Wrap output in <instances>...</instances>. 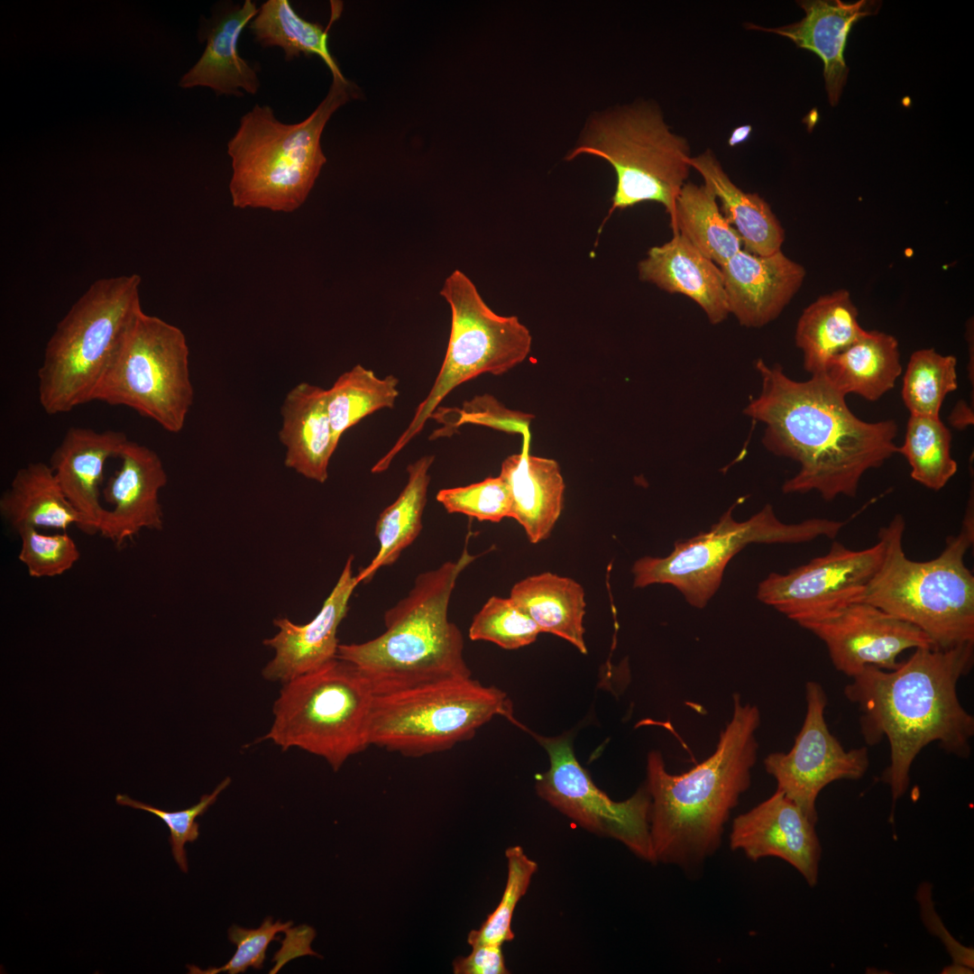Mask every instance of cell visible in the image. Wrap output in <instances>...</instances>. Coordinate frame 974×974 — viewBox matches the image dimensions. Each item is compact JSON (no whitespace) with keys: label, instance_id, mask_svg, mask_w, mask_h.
I'll return each instance as SVG.
<instances>
[{"label":"cell","instance_id":"obj_1","mask_svg":"<svg viewBox=\"0 0 974 974\" xmlns=\"http://www.w3.org/2000/svg\"><path fill=\"white\" fill-rule=\"evenodd\" d=\"M756 369L761 391L744 413L765 425L762 442L768 451L800 464L785 482V493L815 491L827 501L854 498L862 476L897 453V424L858 418L824 373L795 381L779 364L761 359Z\"/></svg>","mask_w":974,"mask_h":974},{"label":"cell","instance_id":"obj_2","mask_svg":"<svg viewBox=\"0 0 974 974\" xmlns=\"http://www.w3.org/2000/svg\"><path fill=\"white\" fill-rule=\"evenodd\" d=\"M974 661V643L954 648H917L893 670L865 666L844 687L859 707V727L868 746L883 738L890 764L882 781L890 787L893 807L906 792L911 766L933 742L961 758L970 755L974 718L961 705L959 680Z\"/></svg>","mask_w":974,"mask_h":974},{"label":"cell","instance_id":"obj_3","mask_svg":"<svg viewBox=\"0 0 974 974\" xmlns=\"http://www.w3.org/2000/svg\"><path fill=\"white\" fill-rule=\"evenodd\" d=\"M730 720L713 753L690 770L669 773L660 751L647 758L645 786L651 798L649 829L656 863L686 873L703 868L720 848L731 811L751 784L757 761L758 706L733 694Z\"/></svg>","mask_w":974,"mask_h":974},{"label":"cell","instance_id":"obj_4","mask_svg":"<svg viewBox=\"0 0 974 974\" xmlns=\"http://www.w3.org/2000/svg\"><path fill=\"white\" fill-rule=\"evenodd\" d=\"M474 559L464 548L457 560L419 574L384 613L385 630L363 643L339 644L336 657L356 666L374 695L470 677L463 635L447 611L458 576Z\"/></svg>","mask_w":974,"mask_h":974},{"label":"cell","instance_id":"obj_5","mask_svg":"<svg viewBox=\"0 0 974 974\" xmlns=\"http://www.w3.org/2000/svg\"><path fill=\"white\" fill-rule=\"evenodd\" d=\"M972 493L959 533L948 537L943 550L931 560L906 556L901 514L881 527L882 562L858 601L914 625L936 648L974 643V576L964 560L974 542Z\"/></svg>","mask_w":974,"mask_h":974},{"label":"cell","instance_id":"obj_6","mask_svg":"<svg viewBox=\"0 0 974 974\" xmlns=\"http://www.w3.org/2000/svg\"><path fill=\"white\" fill-rule=\"evenodd\" d=\"M357 91L344 76L333 77L324 100L297 124L281 123L269 106L256 104L244 115L227 142L233 206L282 213L300 207L326 162L320 145L325 125Z\"/></svg>","mask_w":974,"mask_h":974},{"label":"cell","instance_id":"obj_7","mask_svg":"<svg viewBox=\"0 0 974 974\" xmlns=\"http://www.w3.org/2000/svg\"><path fill=\"white\" fill-rule=\"evenodd\" d=\"M138 274L94 281L58 323L38 371V396L49 415L93 401L94 392L142 310Z\"/></svg>","mask_w":974,"mask_h":974},{"label":"cell","instance_id":"obj_8","mask_svg":"<svg viewBox=\"0 0 974 974\" xmlns=\"http://www.w3.org/2000/svg\"><path fill=\"white\" fill-rule=\"evenodd\" d=\"M372 689L356 666L335 658L284 684L272 706L273 721L261 740L282 751L298 748L337 771L368 748Z\"/></svg>","mask_w":974,"mask_h":974},{"label":"cell","instance_id":"obj_9","mask_svg":"<svg viewBox=\"0 0 974 974\" xmlns=\"http://www.w3.org/2000/svg\"><path fill=\"white\" fill-rule=\"evenodd\" d=\"M581 154L607 161L616 173L611 207L602 225L616 209L647 201L661 204L671 216L692 169L688 142L672 133L660 111L649 105L593 120L583 140L565 160Z\"/></svg>","mask_w":974,"mask_h":974},{"label":"cell","instance_id":"obj_10","mask_svg":"<svg viewBox=\"0 0 974 974\" xmlns=\"http://www.w3.org/2000/svg\"><path fill=\"white\" fill-rule=\"evenodd\" d=\"M496 716L515 721L506 693L471 676L450 678L375 695L368 741L370 746L420 757L471 739Z\"/></svg>","mask_w":974,"mask_h":974},{"label":"cell","instance_id":"obj_11","mask_svg":"<svg viewBox=\"0 0 974 974\" xmlns=\"http://www.w3.org/2000/svg\"><path fill=\"white\" fill-rule=\"evenodd\" d=\"M439 293L451 308L450 336L442 366L407 428L372 468L374 473L389 468L393 458L421 432L439 403L457 386L482 373L507 372L530 352L532 337L528 327L516 316L495 313L463 271L455 270Z\"/></svg>","mask_w":974,"mask_h":974},{"label":"cell","instance_id":"obj_12","mask_svg":"<svg viewBox=\"0 0 974 974\" xmlns=\"http://www.w3.org/2000/svg\"><path fill=\"white\" fill-rule=\"evenodd\" d=\"M188 355L180 328L142 310L97 385L93 401L128 407L168 432L179 433L194 400Z\"/></svg>","mask_w":974,"mask_h":974},{"label":"cell","instance_id":"obj_13","mask_svg":"<svg viewBox=\"0 0 974 974\" xmlns=\"http://www.w3.org/2000/svg\"><path fill=\"white\" fill-rule=\"evenodd\" d=\"M733 505L706 532L678 540L664 557L643 556L632 566L634 587L660 583L675 587L689 604L702 609L718 590L730 559L752 543L794 544L820 537L834 539L847 520L813 518L782 522L771 505L749 519L737 521Z\"/></svg>","mask_w":974,"mask_h":974},{"label":"cell","instance_id":"obj_14","mask_svg":"<svg viewBox=\"0 0 974 974\" xmlns=\"http://www.w3.org/2000/svg\"><path fill=\"white\" fill-rule=\"evenodd\" d=\"M549 768L536 776L538 795L586 831L622 843L639 859L656 863L649 829L651 798L645 784L616 802L598 788L574 756L569 736L538 737Z\"/></svg>","mask_w":974,"mask_h":974},{"label":"cell","instance_id":"obj_15","mask_svg":"<svg viewBox=\"0 0 974 974\" xmlns=\"http://www.w3.org/2000/svg\"><path fill=\"white\" fill-rule=\"evenodd\" d=\"M883 555L880 539L860 550L833 541L827 554L787 574H770L758 584V599L801 626L858 602Z\"/></svg>","mask_w":974,"mask_h":974},{"label":"cell","instance_id":"obj_16","mask_svg":"<svg viewBox=\"0 0 974 974\" xmlns=\"http://www.w3.org/2000/svg\"><path fill=\"white\" fill-rule=\"evenodd\" d=\"M806 712L788 752H772L764 759L776 789L817 823L816 799L829 784L861 778L869 766L866 747L846 750L831 733L824 718L827 694L815 681L805 685Z\"/></svg>","mask_w":974,"mask_h":974},{"label":"cell","instance_id":"obj_17","mask_svg":"<svg viewBox=\"0 0 974 974\" xmlns=\"http://www.w3.org/2000/svg\"><path fill=\"white\" fill-rule=\"evenodd\" d=\"M801 627L824 643L833 666L850 677L868 666L896 669L902 652L934 648L914 625L865 602H851Z\"/></svg>","mask_w":974,"mask_h":974},{"label":"cell","instance_id":"obj_18","mask_svg":"<svg viewBox=\"0 0 974 974\" xmlns=\"http://www.w3.org/2000/svg\"><path fill=\"white\" fill-rule=\"evenodd\" d=\"M815 825L776 789L767 799L733 820L730 847L753 861L767 857L781 859L794 867L810 887H814L822 857Z\"/></svg>","mask_w":974,"mask_h":974},{"label":"cell","instance_id":"obj_19","mask_svg":"<svg viewBox=\"0 0 974 974\" xmlns=\"http://www.w3.org/2000/svg\"><path fill=\"white\" fill-rule=\"evenodd\" d=\"M353 561L354 556H350L335 587L310 621L299 625L285 617L273 620L279 631L263 640V645L275 650L273 658L262 671L265 680L284 684L336 658L338 627L359 584L353 574Z\"/></svg>","mask_w":974,"mask_h":974},{"label":"cell","instance_id":"obj_20","mask_svg":"<svg viewBox=\"0 0 974 974\" xmlns=\"http://www.w3.org/2000/svg\"><path fill=\"white\" fill-rule=\"evenodd\" d=\"M118 457L121 466L103 491L112 509L106 510L99 534L120 547L142 529H162L159 492L168 477L158 454L146 446L128 440Z\"/></svg>","mask_w":974,"mask_h":974},{"label":"cell","instance_id":"obj_21","mask_svg":"<svg viewBox=\"0 0 974 974\" xmlns=\"http://www.w3.org/2000/svg\"><path fill=\"white\" fill-rule=\"evenodd\" d=\"M729 313L746 327L776 319L801 288L805 270L783 252L761 256L744 249L720 266Z\"/></svg>","mask_w":974,"mask_h":974},{"label":"cell","instance_id":"obj_22","mask_svg":"<svg viewBox=\"0 0 974 974\" xmlns=\"http://www.w3.org/2000/svg\"><path fill=\"white\" fill-rule=\"evenodd\" d=\"M128 440L122 431L72 427L51 454L50 465L82 519L78 528L87 535L99 533L106 510L100 502L105 464L109 458L118 457Z\"/></svg>","mask_w":974,"mask_h":974},{"label":"cell","instance_id":"obj_23","mask_svg":"<svg viewBox=\"0 0 974 974\" xmlns=\"http://www.w3.org/2000/svg\"><path fill=\"white\" fill-rule=\"evenodd\" d=\"M798 5L804 11L799 22L776 28L749 24V28L786 37L797 47L819 56L823 62L828 99L832 106H836L849 74L843 53L850 31L859 20L876 14L880 4L867 0L856 3L812 0L800 1Z\"/></svg>","mask_w":974,"mask_h":974},{"label":"cell","instance_id":"obj_24","mask_svg":"<svg viewBox=\"0 0 974 974\" xmlns=\"http://www.w3.org/2000/svg\"><path fill=\"white\" fill-rule=\"evenodd\" d=\"M639 278L695 302L709 322L717 325L730 315L721 268L679 234L651 247L638 264Z\"/></svg>","mask_w":974,"mask_h":974},{"label":"cell","instance_id":"obj_25","mask_svg":"<svg viewBox=\"0 0 974 974\" xmlns=\"http://www.w3.org/2000/svg\"><path fill=\"white\" fill-rule=\"evenodd\" d=\"M280 413L279 438L286 449L285 465L324 483L338 446L327 413L326 390L308 382L297 384L287 393Z\"/></svg>","mask_w":974,"mask_h":974},{"label":"cell","instance_id":"obj_26","mask_svg":"<svg viewBox=\"0 0 974 974\" xmlns=\"http://www.w3.org/2000/svg\"><path fill=\"white\" fill-rule=\"evenodd\" d=\"M520 453L508 456L500 475L511 497L510 517L524 528L528 540L547 539L564 507L565 482L556 461L529 454V436Z\"/></svg>","mask_w":974,"mask_h":974},{"label":"cell","instance_id":"obj_27","mask_svg":"<svg viewBox=\"0 0 974 974\" xmlns=\"http://www.w3.org/2000/svg\"><path fill=\"white\" fill-rule=\"evenodd\" d=\"M258 13L255 3L226 12L202 32L207 46L198 62L179 80V87H207L217 95L242 96L240 89L254 95L260 87L255 69L238 51V41L244 27Z\"/></svg>","mask_w":974,"mask_h":974},{"label":"cell","instance_id":"obj_28","mask_svg":"<svg viewBox=\"0 0 974 974\" xmlns=\"http://www.w3.org/2000/svg\"><path fill=\"white\" fill-rule=\"evenodd\" d=\"M689 163L720 199L723 215L738 233L744 250L761 256L781 251L785 231L764 198L737 187L709 150L691 157Z\"/></svg>","mask_w":974,"mask_h":974},{"label":"cell","instance_id":"obj_29","mask_svg":"<svg viewBox=\"0 0 974 974\" xmlns=\"http://www.w3.org/2000/svg\"><path fill=\"white\" fill-rule=\"evenodd\" d=\"M584 590L574 579L545 572L513 585L510 598L541 629L562 638L586 654Z\"/></svg>","mask_w":974,"mask_h":974},{"label":"cell","instance_id":"obj_30","mask_svg":"<svg viewBox=\"0 0 974 974\" xmlns=\"http://www.w3.org/2000/svg\"><path fill=\"white\" fill-rule=\"evenodd\" d=\"M0 514L12 528L66 529L82 519L63 493L50 464L29 463L0 497Z\"/></svg>","mask_w":974,"mask_h":974},{"label":"cell","instance_id":"obj_31","mask_svg":"<svg viewBox=\"0 0 974 974\" xmlns=\"http://www.w3.org/2000/svg\"><path fill=\"white\" fill-rule=\"evenodd\" d=\"M858 315L850 292L843 289L819 297L804 309L795 340L805 371L812 375L824 372L832 358L864 334Z\"/></svg>","mask_w":974,"mask_h":974},{"label":"cell","instance_id":"obj_32","mask_svg":"<svg viewBox=\"0 0 974 974\" xmlns=\"http://www.w3.org/2000/svg\"><path fill=\"white\" fill-rule=\"evenodd\" d=\"M822 373L843 395L855 393L875 401L894 388L902 373L897 340L883 332L865 330L831 359Z\"/></svg>","mask_w":974,"mask_h":974},{"label":"cell","instance_id":"obj_33","mask_svg":"<svg viewBox=\"0 0 974 974\" xmlns=\"http://www.w3.org/2000/svg\"><path fill=\"white\" fill-rule=\"evenodd\" d=\"M434 459V455H424L408 465L405 487L377 519L379 549L370 564L356 574L359 583L369 582L381 567L394 564L419 535Z\"/></svg>","mask_w":974,"mask_h":974},{"label":"cell","instance_id":"obj_34","mask_svg":"<svg viewBox=\"0 0 974 974\" xmlns=\"http://www.w3.org/2000/svg\"><path fill=\"white\" fill-rule=\"evenodd\" d=\"M716 199L706 185L686 182L669 217L673 234H681L720 267L741 250L742 242Z\"/></svg>","mask_w":974,"mask_h":974},{"label":"cell","instance_id":"obj_35","mask_svg":"<svg viewBox=\"0 0 974 974\" xmlns=\"http://www.w3.org/2000/svg\"><path fill=\"white\" fill-rule=\"evenodd\" d=\"M335 4L328 26L310 23L299 16L288 0H268L258 9L256 16L249 23L254 40L262 47H280L286 61L301 54L317 55L326 64L333 77L343 76L328 49V30L339 17L341 8Z\"/></svg>","mask_w":974,"mask_h":974},{"label":"cell","instance_id":"obj_36","mask_svg":"<svg viewBox=\"0 0 974 974\" xmlns=\"http://www.w3.org/2000/svg\"><path fill=\"white\" fill-rule=\"evenodd\" d=\"M394 375L379 378L361 364L342 373L326 390V408L337 443L350 427L381 409H391L399 396Z\"/></svg>","mask_w":974,"mask_h":974},{"label":"cell","instance_id":"obj_37","mask_svg":"<svg viewBox=\"0 0 974 974\" xmlns=\"http://www.w3.org/2000/svg\"><path fill=\"white\" fill-rule=\"evenodd\" d=\"M951 434L940 418L910 415L897 453L907 460L911 477L933 491L942 490L958 470L951 453Z\"/></svg>","mask_w":974,"mask_h":974},{"label":"cell","instance_id":"obj_38","mask_svg":"<svg viewBox=\"0 0 974 974\" xmlns=\"http://www.w3.org/2000/svg\"><path fill=\"white\" fill-rule=\"evenodd\" d=\"M957 359L933 348L914 352L903 378L902 399L911 415L940 418L948 393L958 388Z\"/></svg>","mask_w":974,"mask_h":974},{"label":"cell","instance_id":"obj_39","mask_svg":"<svg viewBox=\"0 0 974 974\" xmlns=\"http://www.w3.org/2000/svg\"><path fill=\"white\" fill-rule=\"evenodd\" d=\"M508 876L505 889L497 907L491 913L479 929L472 930L467 936L471 946L491 944L501 946L514 939L511 921L515 908L526 894L533 875L538 870L536 861L528 858L520 846L506 850Z\"/></svg>","mask_w":974,"mask_h":974},{"label":"cell","instance_id":"obj_40","mask_svg":"<svg viewBox=\"0 0 974 974\" xmlns=\"http://www.w3.org/2000/svg\"><path fill=\"white\" fill-rule=\"evenodd\" d=\"M541 629L510 598L492 596L475 614L469 628L472 640L492 642L504 649L533 643Z\"/></svg>","mask_w":974,"mask_h":974},{"label":"cell","instance_id":"obj_41","mask_svg":"<svg viewBox=\"0 0 974 974\" xmlns=\"http://www.w3.org/2000/svg\"><path fill=\"white\" fill-rule=\"evenodd\" d=\"M436 501L449 513H462L480 521L500 522L510 517V492L501 475L466 486L442 489L436 493Z\"/></svg>","mask_w":974,"mask_h":974},{"label":"cell","instance_id":"obj_42","mask_svg":"<svg viewBox=\"0 0 974 974\" xmlns=\"http://www.w3.org/2000/svg\"><path fill=\"white\" fill-rule=\"evenodd\" d=\"M16 533L21 539L18 559L31 577L61 575L80 558L76 542L66 533L43 535L33 527L21 528Z\"/></svg>","mask_w":974,"mask_h":974},{"label":"cell","instance_id":"obj_43","mask_svg":"<svg viewBox=\"0 0 974 974\" xmlns=\"http://www.w3.org/2000/svg\"><path fill=\"white\" fill-rule=\"evenodd\" d=\"M230 783L231 778L229 776L225 777L211 794L203 795L198 804L180 811H165L152 804L134 800L127 795H117L115 801L120 805L151 813L164 822L170 830L169 841L173 858L179 868L183 872H188L185 844L194 842L199 836V825L195 820L197 817L203 815L215 804L218 795Z\"/></svg>","mask_w":974,"mask_h":974},{"label":"cell","instance_id":"obj_44","mask_svg":"<svg viewBox=\"0 0 974 974\" xmlns=\"http://www.w3.org/2000/svg\"><path fill=\"white\" fill-rule=\"evenodd\" d=\"M292 922L281 923L280 920L273 922L271 917H267L259 928L247 929L233 925L228 930L229 941L236 946L233 957L222 967L200 969L196 966L188 965L189 973L217 974L227 972L237 974L244 972L252 967L261 969L266 957V951L271 942L276 940V934L280 932L289 931Z\"/></svg>","mask_w":974,"mask_h":974},{"label":"cell","instance_id":"obj_45","mask_svg":"<svg viewBox=\"0 0 974 974\" xmlns=\"http://www.w3.org/2000/svg\"><path fill=\"white\" fill-rule=\"evenodd\" d=\"M452 411L456 413V417L446 414L441 409L432 414L433 417L456 418L443 430L446 427L453 429L463 424L471 423L506 432L520 433L525 436H529L528 425L533 418L530 415L506 409L490 395L474 397L472 400L464 402L462 409H453Z\"/></svg>","mask_w":974,"mask_h":974},{"label":"cell","instance_id":"obj_46","mask_svg":"<svg viewBox=\"0 0 974 974\" xmlns=\"http://www.w3.org/2000/svg\"><path fill=\"white\" fill-rule=\"evenodd\" d=\"M916 899L919 903L922 921L930 933L937 936L943 942L949 954L952 958V963L960 964L973 969L974 950L960 943L951 936L943 925L933 906V902L932 900V885L930 883H923L919 886L916 893Z\"/></svg>","mask_w":974,"mask_h":974},{"label":"cell","instance_id":"obj_47","mask_svg":"<svg viewBox=\"0 0 974 974\" xmlns=\"http://www.w3.org/2000/svg\"><path fill=\"white\" fill-rule=\"evenodd\" d=\"M468 956L457 957L453 962L455 974H508L504 955L500 945L472 946Z\"/></svg>","mask_w":974,"mask_h":974},{"label":"cell","instance_id":"obj_48","mask_svg":"<svg viewBox=\"0 0 974 974\" xmlns=\"http://www.w3.org/2000/svg\"><path fill=\"white\" fill-rule=\"evenodd\" d=\"M950 418L952 426L964 428L973 423V413L970 412L969 407L965 402H959Z\"/></svg>","mask_w":974,"mask_h":974},{"label":"cell","instance_id":"obj_49","mask_svg":"<svg viewBox=\"0 0 974 974\" xmlns=\"http://www.w3.org/2000/svg\"><path fill=\"white\" fill-rule=\"evenodd\" d=\"M751 130L752 128L750 125H741L740 127H737L732 132L729 139V144L730 146H735L739 143L743 142L749 136Z\"/></svg>","mask_w":974,"mask_h":974},{"label":"cell","instance_id":"obj_50","mask_svg":"<svg viewBox=\"0 0 974 974\" xmlns=\"http://www.w3.org/2000/svg\"><path fill=\"white\" fill-rule=\"evenodd\" d=\"M942 973H943V974H951V973H956V974H958V973H964V974H965V973H973V969H969V968H968V967H965V966L960 965V964H955V963H952V964H951V965H949V966L945 967V968H944V969H942Z\"/></svg>","mask_w":974,"mask_h":974}]
</instances>
